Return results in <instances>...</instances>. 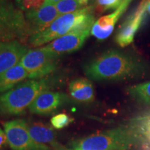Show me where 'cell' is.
<instances>
[{"mask_svg":"<svg viewBox=\"0 0 150 150\" xmlns=\"http://www.w3.org/2000/svg\"><path fill=\"white\" fill-rule=\"evenodd\" d=\"M130 2V0H122L120 6L113 13L100 18L91 29V34L99 40H105L113 31L114 26L125 12Z\"/></svg>","mask_w":150,"mask_h":150,"instance_id":"4fadbf2b","label":"cell"},{"mask_svg":"<svg viewBox=\"0 0 150 150\" xmlns=\"http://www.w3.org/2000/svg\"><path fill=\"white\" fill-rule=\"evenodd\" d=\"M8 143L12 150H51V147L39 143L31 138L28 123L24 119H16L4 124Z\"/></svg>","mask_w":150,"mask_h":150,"instance_id":"52a82bcc","label":"cell"},{"mask_svg":"<svg viewBox=\"0 0 150 150\" xmlns=\"http://www.w3.org/2000/svg\"><path fill=\"white\" fill-rule=\"evenodd\" d=\"M29 134L35 141L41 144H48L55 150H70L58 142L53 129L42 122L28 124Z\"/></svg>","mask_w":150,"mask_h":150,"instance_id":"5bb4252c","label":"cell"},{"mask_svg":"<svg viewBox=\"0 0 150 150\" xmlns=\"http://www.w3.org/2000/svg\"><path fill=\"white\" fill-rule=\"evenodd\" d=\"M28 78L27 70L18 63L0 74V93H5Z\"/></svg>","mask_w":150,"mask_h":150,"instance_id":"2e32d148","label":"cell"},{"mask_svg":"<svg viewBox=\"0 0 150 150\" xmlns=\"http://www.w3.org/2000/svg\"><path fill=\"white\" fill-rule=\"evenodd\" d=\"M93 6H87L70 13L58 17L45 30L32 35L29 42L32 47H39L50 42L74 31H89L95 24Z\"/></svg>","mask_w":150,"mask_h":150,"instance_id":"277c9868","label":"cell"},{"mask_svg":"<svg viewBox=\"0 0 150 150\" xmlns=\"http://www.w3.org/2000/svg\"><path fill=\"white\" fill-rule=\"evenodd\" d=\"M61 1V0H46L44 5H56V4Z\"/></svg>","mask_w":150,"mask_h":150,"instance_id":"cb8c5ba5","label":"cell"},{"mask_svg":"<svg viewBox=\"0 0 150 150\" xmlns=\"http://www.w3.org/2000/svg\"><path fill=\"white\" fill-rule=\"evenodd\" d=\"M59 82L55 78L31 79L19 83L0 95V114L22 115L39 95L49 91Z\"/></svg>","mask_w":150,"mask_h":150,"instance_id":"3957f363","label":"cell"},{"mask_svg":"<svg viewBox=\"0 0 150 150\" xmlns=\"http://www.w3.org/2000/svg\"><path fill=\"white\" fill-rule=\"evenodd\" d=\"M147 12L149 13V14L150 15V0H149V3H148V4H147Z\"/></svg>","mask_w":150,"mask_h":150,"instance_id":"484cf974","label":"cell"},{"mask_svg":"<svg viewBox=\"0 0 150 150\" xmlns=\"http://www.w3.org/2000/svg\"><path fill=\"white\" fill-rule=\"evenodd\" d=\"M74 119L65 113H59L54 115L51 119L52 127L56 129H61L68 126L72 123Z\"/></svg>","mask_w":150,"mask_h":150,"instance_id":"d6986e66","label":"cell"},{"mask_svg":"<svg viewBox=\"0 0 150 150\" xmlns=\"http://www.w3.org/2000/svg\"><path fill=\"white\" fill-rule=\"evenodd\" d=\"M142 132L147 141L150 142V116L140 119Z\"/></svg>","mask_w":150,"mask_h":150,"instance_id":"7402d4cb","label":"cell"},{"mask_svg":"<svg viewBox=\"0 0 150 150\" xmlns=\"http://www.w3.org/2000/svg\"><path fill=\"white\" fill-rule=\"evenodd\" d=\"M24 17L29 38L45 30L59 17V14L55 5H43L36 10L27 11Z\"/></svg>","mask_w":150,"mask_h":150,"instance_id":"ba28073f","label":"cell"},{"mask_svg":"<svg viewBox=\"0 0 150 150\" xmlns=\"http://www.w3.org/2000/svg\"><path fill=\"white\" fill-rule=\"evenodd\" d=\"M66 94L59 92L46 91L41 94L29 106L31 113L37 115H49L68 101Z\"/></svg>","mask_w":150,"mask_h":150,"instance_id":"8fae6325","label":"cell"},{"mask_svg":"<svg viewBox=\"0 0 150 150\" xmlns=\"http://www.w3.org/2000/svg\"><path fill=\"white\" fill-rule=\"evenodd\" d=\"M21 65L27 70L28 78L40 79L54 72L59 64V56L42 47L29 50L22 58Z\"/></svg>","mask_w":150,"mask_h":150,"instance_id":"8992f818","label":"cell"},{"mask_svg":"<svg viewBox=\"0 0 150 150\" xmlns=\"http://www.w3.org/2000/svg\"><path fill=\"white\" fill-rule=\"evenodd\" d=\"M149 1V0H142L138 8L122 24L115 36L118 45L125 47L133 42L135 34L145 19Z\"/></svg>","mask_w":150,"mask_h":150,"instance_id":"9c48e42d","label":"cell"},{"mask_svg":"<svg viewBox=\"0 0 150 150\" xmlns=\"http://www.w3.org/2000/svg\"><path fill=\"white\" fill-rule=\"evenodd\" d=\"M69 91L71 97L78 102L89 103L95 99L93 84L86 78H79L72 81L69 85Z\"/></svg>","mask_w":150,"mask_h":150,"instance_id":"9a60e30c","label":"cell"},{"mask_svg":"<svg viewBox=\"0 0 150 150\" xmlns=\"http://www.w3.org/2000/svg\"><path fill=\"white\" fill-rule=\"evenodd\" d=\"M24 10L32 11L41 8L46 0H17Z\"/></svg>","mask_w":150,"mask_h":150,"instance_id":"44dd1931","label":"cell"},{"mask_svg":"<svg viewBox=\"0 0 150 150\" xmlns=\"http://www.w3.org/2000/svg\"><path fill=\"white\" fill-rule=\"evenodd\" d=\"M29 38L24 15L10 0H0V42Z\"/></svg>","mask_w":150,"mask_h":150,"instance_id":"5b68a950","label":"cell"},{"mask_svg":"<svg viewBox=\"0 0 150 150\" xmlns=\"http://www.w3.org/2000/svg\"><path fill=\"white\" fill-rule=\"evenodd\" d=\"M147 141L138 119L128 125L75 140L71 142V147L73 150H129Z\"/></svg>","mask_w":150,"mask_h":150,"instance_id":"7a4b0ae2","label":"cell"},{"mask_svg":"<svg viewBox=\"0 0 150 150\" xmlns=\"http://www.w3.org/2000/svg\"><path fill=\"white\" fill-rule=\"evenodd\" d=\"M145 70L143 61L131 54L111 50L83 67L87 77L96 81L124 80L138 76Z\"/></svg>","mask_w":150,"mask_h":150,"instance_id":"6da1fadb","label":"cell"},{"mask_svg":"<svg viewBox=\"0 0 150 150\" xmlns=\"http://www.w3.org/2000/svg\"><path fill=\"white\" fill-rule=\"evenodd\" d=\"M90 33L91 31H70L55 39L42 48L60 57L63 54L72 53L81 48L89 36Z\"/></svg>","mask_w":150,"mask_h":150,"instance_id":"30bf717a","label":"cell"},{"mask_svg":"<svg viewBox=\"0 0 150 150\" xmlns=\"http://www.w3.org/2000/svg\"><path fill=\"white\" fill-rule=\"evenodd\" d=\"M128 93L138 102L150 105V81L131 86Z\"/></svg>","mask_w":150,"mask_h":150,"instance_id":"e0dca14e","label":"cell"},{"mask_svg":"<svg viewBox=\"0 0 150 150\" xmlns=\"http://www.w3.org/2000/svg\"><path fill=\"white\" fill-rule=\"evenodd\" d=\"M88 3L89 0H61L55 6L60 16L84 8Z\"/></svg>","mask_w":150,"mask_h":150,"instance_id":"ac0fdd59","label":"cell"},{"mask_svg":"<svg viewBox=\"0 0 150 150\" xmlns=\"http://www.w3.org/2000/svg\"><path fill=\"white\" fill-rule=\"evenodd\" d=\"M122 1V0H97V6L95 10L101 13L108 9L117 8Z\"/></svg>","mask_w":150,"mask_h":150,"instance_id":"ffe728a7","label":"cell"},{"mask_svg":"<svg viewBox=\"0 0 150 150\" xmlns=\"http://www.w3.org/2000/svg\"><path fill=\"white\" fill-rule=\"evenodd\" d=\"M143 150H150V142L147 141L144 144Z\"/></svg>","mask_w":150,"mask_h":150,"instance_id":"d4e9b609","label":"cell"},{"mask_svg":"<svg viewBox=\"0 0 150 150\" xmlns=\"http://www.w3.org/2000/svg\"><path fill=\"white\" fill-rule=\"evenodd\" d=\"M7 144L8 143L5 132L0 128V150H3L6 147Z\"/></svg>","mask_w":150,"mask_h":150,"instance_id":"603a6c76","label":"cell"},{"mask_svg":"<svg viewBox=\"0 0 150 150\" xmlns=\"http://www.w3.org/2000/svg\"><path fill=\"white\" fill-rule=\"evenodd\" d=\"M28 51L18 40L0 42V74L20 63Z\"/></svg>","mask_w":150,"mask_h":150,"instance_id":"7c38bea8","label":"cell"}]
</instances>
